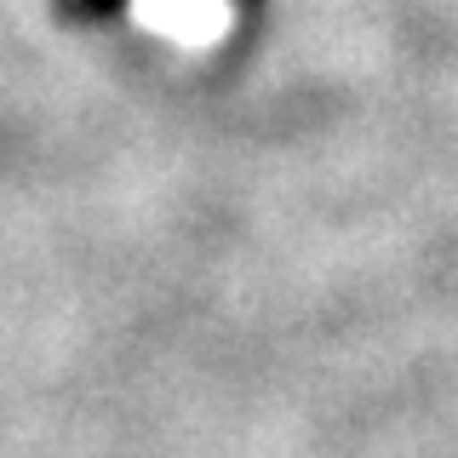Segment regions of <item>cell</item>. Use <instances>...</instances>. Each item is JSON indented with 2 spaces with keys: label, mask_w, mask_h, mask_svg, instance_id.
Listing matches in <instances>:
<instances>
[{
  "label": "cell",
  "mask_w": 458,
  "mask_h": 458,
  "mask_svg": "<svg viewBox=\"0 0 458 458\" xmlns=\"http://www.w3.org/2000/svg\"><path fill=\"white\" fill-rule=\"evenodd\" d=\"M126 0H64V12L69 18H114Z\"/></svg>",
  "instance_id": "1"
}]
</instances>
